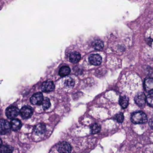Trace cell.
I'll use <instances>...</instances> for the list:
<instances>
[{
  "label": "cell",
  "mask_w": 153,
  "mask_h": 153,
  "mask_svg": "<svg viewBox=\"0 0 153 153\" xmlns=\"http://www.w3.org/2000/svg\"><path fill=\"white\" fill-rule=\"evenodd\" d=\"M131 121L134 124H145L147 122V117L145 113L138 111L133 113L131 116Z\"/></svg>",
  "instance_id": "obj_1"
},
{
  "label": "cell",
  "mask_w": 153,
  "mask_h": 153,
  "mask_svg": "<svg viewBox=\"0 0 153 153\" xmlns=\"http://www.w3.org/2000/svg\"><path fill=\"white\" fill-rule=\"evenodd\" d=\"M55 147L59 153H70L72 151L71 146L67 142L59 143L55 146Z\"/></svg>",
  "instance_id": "obj_2"
},
{
  "label": "cell",
  "mask_w": 153,
  "mask_h": 153,
  "mask_svg": "<svg viewBox=\"0 0 153 153\" xmlns=\"http://www.w3.org/2000/svg\"><path fill=\"white\" fill-rule=\"evenodd\" d=\"M33 109L31 107L25 106L22 107L20 111V114L22 118L27 119L33 115Z\"/></svg>",
  "instance_id": "obj_3"
},
{
  "label": "cell",
  "mask_w": 153,
  "mask_h": 153,
  "mask_svg": "<svg viewBox=\"0 0 153 153\" xmlns=\"http://www.w3.org/2000/svg\"><path fill=\"white\" fill-rule=\"evenodd\" d=\"M19 109L16 107L11 106L6 109L5 111L6 116L10 119H13L19 115Z\"/></svg>",
  "instance_id": "obj_4"
},
{
  "label": "cell",
  "mask_w": 153,
  "mask_h": 153,
  "mask_svg": "<svg viewBox=\"0 0 153 153\" xmlns=\"http://www.w3.org/2000/svg\"><path fill=\"white\" fill-rule=\"evenodd\" d=\"M10 124L5 119H0V134L2 135L8 134L10 130Z\"/></svg>",
  "instance_id": "obj_5"
},
{
  "label": "cell",
  "mask_w": 153,
  "mask_h": 153,
  "mask_svg": "<svg viewBox=\"0 0 153 153\" xmlns=\"http://www.w3.org/2000/svg\"><path fill=\"white\" fill-rule=\"evenodd\" d=\"M44 96L41 93H37L32 95L30 99L31 104L34 105H40L44 100Z\"/></svg>",
  "instance_id": "obj_6"
},
{
  "label": "cell",
  "mask_w": 153,
  "mask_h": 153,
  "mask_svg": "<svg viewBox=\"0 0 153 153\" xmlns=\"http://www.w3.org/2000/svg\"><path fill=\"white\" fill-rule=\"evenodd\" d=\"M135 102L137 105L140 107H143L146 102V97L144 93H140L136 96Z\"/></svg>",
  "instance_id": "obj_7"
},
{
  "label": "cell",
  "mask_w": 153,
  "mask_h": 153,
  "mask_svg": "<svg viewBox=\"0 0 153 153\" xmlns=\"http://www.w3.org/2000/svg\"><path fill=\"white\" fill-rule=\"evenodd\" d=\"M90 63L94 66H99L102 62L101 56L98 54H92L89 57Z\"/></svg>",
  "instance_id": "obj_8"
},
{
  "label": "cell",
  "mask_w": 153,
  "mask_h": 153,
  "mask_svg": "<svg viewBox=\"0 0 153 153\" xmlns=\"http://www.w3.org/2000/svg\"><path fill=\"white\" fill-rule=\"evenodd\" d=\"M54 89V84L53 82L51 81H47L43 83L41 87V90L45 93L51 92L53 91Z\"/></svg>",
  "instance_id": "obj_9"
},
{
  "label": "cell",
  "mask_w": 153,
  "mask_h": 153,
  "mask_svg": "<svg viewBox=\"0 0 153 153\" xmlns=\"http://www.w3.org/2000/svg\"><path fill=\"white\" fill-rule=\"evenodd\" d=\"M69 60L71 63H76L80 61L81 56L80 53L76 51L71 52L69 55Z\"/></svg>",
  "instance_id": "obj_10"
},
{
  "label": "cell",
  "mask_w": 153,
  "mask_h": 153,
  "mask_svg": "<svg viewBox=\"0 0 153 153\" xmlns=\"http://www.w3.org/2000/svg\"><path fill=\"white\" fill-rule=\"evenodd\" d=\"M11 128L13 131H17L19 130L22 127L21 122L19 119H13L10 122Z\"/></svg>",
  "instance_id": "obj_11"
},
{
  "label": "cell",
  "mask_w": 153,
  "mask_h": 153,
  "mask_svg": "<svg viewBox=\"0 0 153 153\" xmlns=\"http://www.w3.org/2000/svg\"><path fill=\"white\" fill-rule=\"evenodd\" d=\"M145 90L147 92L152 91L153 90V79L147 78L145 80L144 82Z\"/></svg>",
  "instance_id": "obj_12"
},
{
  "label": "cell",
  "mask_w": 153,
  "mask_h": 153,
  "mask_svg": "<svg viewBox=\"0 0 153 153\" xmlns=\"http://www.w3.org/2000/svg\"><path fill=\"white\" fill-rule=\"evenodd\" d=\"M46 130V126L43 124L37 125L34 128V132L37 135H42L45 134Z\"/></svg>",
  "instance_id": "obj_13"
},
{
  "label": "cell",
  "mask_w": 153,
  "mask_h": 153,
  "mask_svg": "<svg viewBox=\"0 0 153 153\" xmlns=\"http://www.w3.org/2000/svg\"><path fill=\"white\" fill-rule=\"evenodd\" d=\"M71 69L70 67L66 66H62L59 71V74L62 77H65L69 75L71 73Z\"/></svg>",
  "instance_id": "obj_14"
},
{
  "label": "cell",
  "mask_w": 153,
  "mask_h": 153,
  "mask_svg": "<svg viewBox=\"0 0 153 153\" xmlns=\"http://www.w3.org/2000/svg\"><path fill=\"white\" fill-rule=\"evenodd\" d=\"M92 46L96 50H101L103 48V42L100 40H95L92 43Z\"/></svg>",
  "instance_id": "obj_15"
},
{
  "label": "cell",
  "mask_w": 153,
  "mask_h": 153,
  "mask_svg": "<svg viewBox=\"0 0 153 153\" xmlns=\"http://www.w3.org/2000/svg\"><path fill=\"white\" fill-rule=\"evenodd\" d=\"M128 102H129V99L127 96H122L120 98L119 104L123 108L125 109L127 107L128 105Z\"/></svg>",
  "instance_id": "obj_16"
},
{
  "label": "cell",
  "mask_w": 153,
  "mask_h": 153,
  "mask_svg": "<svg viewBox=\"0 0 153 153\" xmlns=\"http://www.w3.org/2000/svg\"><path fill=\"white\" fill-rule=\"evenodd\" d=\"M74 84L75 82L74 80L71 77H68L65 81L64 85L66 88L71 89L74 86Z\"/></svg>",
  "instance_id": "obj_17"
},
{
  "label": "cell",
  "mask_w": 153,
  "mask_h": 153,
  "mask_svg": "<svg viewBox=\"0 0 153 153\" xmlns=\"http://www.w3.org/2000/svg\"><path fill=\"white\" fill-rule=\"evenodd\" d=\"M91 132L92 134H97L101 130V126L97 124H94L91 127Z\"/></svg>",
  "instance_id": "obj_18"
},
{
  "label": "cell",
  "mask_w": 153,
  "mask_h": 153,
  "mask_svg": "<svg viewBox=\"0 0 153 153\" xmlns=\"http://www.w3.org/2000/svg\"><path fill=\"white\" fill-rule=\"evenodd\" d=\"M43 108L44 110H46L49 108L51 107V102L48 98H46L44 99L43 102L42 103Z\"/></svg>",
  "instance_id": "obj_19"
},
{
  "label": "cell",
  "mask_w": 153,
  "mask_h": 153,
  "mask_svg": "<svg viewBox=\"0 0 153 153\" xmlns=\"http://www.w3.org/2000/svg\"><path fill=\"white\" fill-rule=\"evenodd\" d=\"M0 148V152L10 153L13 151V148L9 146H1Z\"/></svg>",
  "instance_id": "obj_20"
},
{
  "label": "cell",
  "mask_w": 153,
  "mask_h": 153,
  "mask_svg": "<svg viewBox=\"0 0 153 153\" xmlns=\"http://www.w3.org/2000/svg\"><path fill=\"white\" fill-rule=\"evenodd\" d=\"M146 102L147 104L153 107V93L149 94L146 97Z\"/></svg>",
  "instance_id": "obj_21"
},
{
  "label": "cell",
  "mask_w": 153,
  "mask_h": 153,
  "mask_svg": "<svg viewBox=\"0 0 153 153\" xmlns=\"http://www.w3.org/2000/svg\"><path fill=\"white\" fill-rule=\"evenodd\" d=\"M115 119L119 123H121L123 122L124 119V115L122 113H120L117 114L115 116Z\"/></svg>",
  "instance_id": "obj_22"
},
{
  "label": "cell",
  "mask_w": 153,
  "mask_h": 153,
  "mask_svg": "<svg viewBox=\"0 0 153 153\" xmlns=\"http://www.w3.org/2000/svg\"><path fill=\"white\" fill-rule=\"evenodd\" d=\"M149 125L151 127V128L153 129V118L150 119V121H149Z\"/></svg>",
  "instance_id": "obj_23"
},
{
  "label": "cell",
  "mask_w": 153,
  "mask_h": 153,
  "mask_svg": "<svg viewBox=\"0 0 153 153\" xmlns=\"http://www.w3.org/2000/svg\"><path fill=\"white\" fill-rule=\"evenodd\" d=\"M2 144V142L1 140V138H0V147L1 146Z\"/></svg>",
  "instance_id": "obj_24"
}]
</instances>
